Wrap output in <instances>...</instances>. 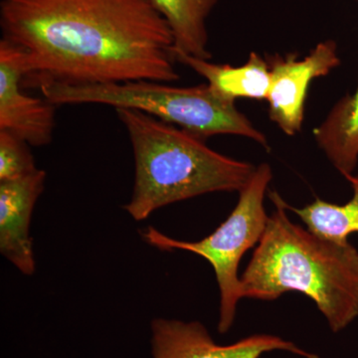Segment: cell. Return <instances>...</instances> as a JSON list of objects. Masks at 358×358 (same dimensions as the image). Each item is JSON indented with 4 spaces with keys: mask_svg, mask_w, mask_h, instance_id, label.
Instances as JSON below:
<instances>
[{
    "mask_svg": "<svg viewBox=\"0 0 358 358\" xmlns=\"http://www.w3.org/2000/svg\"><path fill=\"white\" fill-rule=\"evenodd\" d=\"M26 75L24 51L9 40H0V131L42 147L53 138L55 105L23 93L21 82Z\"/></svg>",
    "mask_w": 358,
    "mask_h": 358,
    "instance_id": "8",
    "label": "cell"
},
{
    "mask_svg": "<svg viewBox=\"0 0 358 358\" xmlns=\"http://www.w3.org/2000/svg\"><path fill=\"white\" fill-rule=\"evenodd\" d=\"M45 179L46 173L38 169L25 178L0 182V252L27 275L35 272L30 222Z\"/></svg>",
    "mask_w": 358,
    "mask_h": 358,
    "instance_id": "9",
    "label": "cell"
},
{
    "mask_svg": "<svg viewBox=\"0 0 358 358\" xmlns=\"http://www.w3.org/2000/svg\"><path fill=\"white\" fill-rule=\"evenodd\" d=\"M154 358H260L284 350L303 358H320L279 336L255 334L228 345H219L199 322L155 319L152 322Z\"/></svg>",
    "mask_w": 358,
    "mask_h": 358,
    "instance_id": "7",
    "label": "cell"
},
{
    "mask_svg": "<svg viewBox=\"0 0 358 358\" xmlns=\"http://www.w3.org/2000/svg\"><path fill=\"white\" fill-rule=\"evenodd\" d=\"M268 197L275 209L241 275L242 296L270 301L299 292L317 305L331 331H343L358 317V250L292 222L281 195L271 190Z\"/></svg>",
    "mask_w": 358,
    "mask_h": 358,
    "instance_id": "2",
    "label": "cell"
},
{
    "mask_svg": "<svg viewBox=\"0 0 358 358\" xmlns=\"http://www.w3.org/2000/svg\"><path fill=\"white\" fill-rule=\"evenodd\" d=\"M38 171L29 145L6 131H0V182L25 178Z\"/></svg>",
    "mask_w": 358,
    "mask_h": 358,
    "instance_id": "14",
    "label": "cell"
},
{
    "mask_svg": "<svg viewBox=\"0 0 358 358\" xmlns=\"http://www.w3.org/2000/svg\"><path fill=\"white\" fill-rule=\"evenodd\" d=\"M313 136L341 176L353 174L358 164V112L355 95L343 96L324 122L313 129Z\"/></svg>",
    "mask_w": 358,
    "mask_h": 358,
    "instance_id": "11",
    "label": "cell"
},
{
    "mask_svg": "<svg viewBox=\"0 0 358 358\" xmlns=\"http://www.w3.org/2000/svg\"><path fill=\"white\" fill-rule=\"evenodd\" d=\"M270 69L268 117L287 136L300 133L305 103L313 80L324 77L341 65L338 45L334 40L317 44L308 56L298 60L296 54L266 56Z\"/></svg>",
    "mask_w": 358,
    "mask_h": 358,
    "instance_id": "6",
    "label": "cell"
},
{
    "mask_svg": "<svg viewBox=\"0 0 358 358\" xmlns=\"http://www.w3.org/2000/svg\"><path fill=\"white\" fill-rule=\"evenodd\" d=\"M357 1L358 2V0H357ZM355 99H357V101L358 103V87H357V92H355Z\"/></svg>",
    "mask_w": 358,
    "mask_h": 358,
    "instance_id": "15",
    "label": "cell"
},
{
    "mask_svg": "<svg viewBox=\"0 0 358 358\" xmlns=\"http://www.w3.org/2000/svg\"><path fill=\"white\" fill-rule=\"evenodd\" d=\"M154 81L71 86L44 82L42 95L54 105L101 103L115 109L141 110L205 140L234 134L255 141L268 150L267 138L240 112L234 101L218 95L208 84L173 87Z\"/></svg>",
    "mask_w": 358,
    "mask_h": 358,
    "instance_id": "4",
    "label": "cell"
},
{
    "mask_svg": "<svg viewBox=\"0 0 358 358\" xmlns=\"http://www.w3.org/2000/svg\"><path fill=\"white\" fill-rule=\"evenodd\" d=\"M0 26L37 86L179 79L173 33L152 0H3Z\"/></svg>",
    "mask_w": 358,
    "mask_h": 358,
    "instance_id": "1",
    "label": "cell"
},
{
    "mask_svg": "<svg viewBox=\"0 0 358 358\" xmlns=\"http://www.w3.org/2000/svg\"><path fill=\"white\" fill-rule=\"evenodd\" d=\"M219 0H152L171 28L174 49L210 60L206 21Z\"/></svg>",
    "mask_w": 358,
    "mask_h": 358,
    "instance_id": "12",
    "label": "cell"
},
{
    "mask_svg": "<svg viewBox=\"0 0 358 358\" xmlns=\"http://www.w3.org/2000/svg\"><path fill=\"white\" fill-rule=\"evenodd\" d=\"M133 147L136 178L124 206L136 221L167 205L212 192H239L256 171L211 150L204 140L133 109H115Z\"/></svg>",
    "mask_w": 358,
    "mask_h": 358,
    "instance_id": "3",
    "label": "cell"
},
{
    "mask_svg": "<svg viewBox=\"0 0 358 358\" xmlns=\"http://www.w3.org/2000/svg\"><path fill=\"white\" fill-rule=\"evenodd\" d=\"M352 188V197L345 204H334L317 199L303 208L287 203L288 211H293L307 225L308 230L331 241L345 243L348 237L358 233V176H345Z\"/></svg>",
    "mask_w": 358,
    "mask_h": 358,
    "instance_id": "13",
    "label": "cell"
},
{
    "mask_svg": "<svg viewBox=\"0 0 358 358\" xmlns=\"http://www.w3.org/2000/svg\"><path fill=\"white\" fill-rule=\"evenodd\" d=\"M173 53L176 63L187 66L205 78L209 87L223 98L234 102L239 98L267 99L271 83L270 69L266 58L255 52H252L248 61L240 67L214 64L174 48Z\"/></svg>",
    "mask_w": 358,
    "mask_h": 358,
    "instance_id": "10",
    "label": "cell"
},
{
    "mask_svg": "<svg viewBox=\"0 0 358 358\" xmlns=\"http://www.w3.org/2000/svg\"><path fill=\"white\" fill-rule=\"evenodd\" d=\"M273 178L268 164L256 167L253 176L239 192V200L230 215L209 236L196 242L179 241L166 236L152 226L141 231L143 239L155 248L183 250L202 257L213 268L220 294L218 331H230L236 317L242 296L241 278L238 275L242 257L260 242L268 215L264 199Z\"/></svg>",
    "mask_w": 358,
    "mask_h": 358,
    "instance_id": "5",
    "label": "cell"
}]
</instances>
